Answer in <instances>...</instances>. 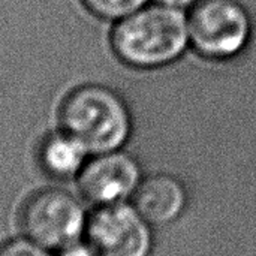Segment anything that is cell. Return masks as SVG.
Masks as SVG:
<instances>
[{
  "instance_id": "cell-1",
  "label": "cell",
  "mask_w": 256,
  "mask_h": 256,
  "mask_svg": "<svg viewBox=\"0 0 256 256\" xmlns=\"http://www.w3.org/2000/svg\"><path fill=\"white\" fill-rule=\"evenodd\" d=\"M111 42L117 57L129 66L148 69L168 64L190 42L189 16L183 9L158 3L144 6L118 20Z\"/></svg>"
},
{
  "instance_id": "cell-2",
  "label": "cell",
  "mask_w": 256,
  "mask_h": 256,
  "mask_svg": "<svg viewBox=\"0 0 256 256\" xmlns=\"http://www.w3.org/2000/svg\"><path fill=\"white\" fill-rule=\"evenodd\" d=\"M60 123L88 153L118 150L130 135V114L124 100L111 88L86 84L72 90L60 108Z\"/></svg>"
},
{
  "instance_id": "cell-3",
  "label": "cell",
  "mask_w": 256,
  "mask_h": 256,
  "mask_svg": "<svg viewBox=\"0 0 256 256\" xmlns=\"http://www.w3.org/2000/svg\"><path fill=\"white\" fill-rule=\"evenodd\" d=\"M250 33V16L236 0H201L189 15L190 42L208 58L224 60L240 54Z\"/></svg>"
},
{
  "instance_id": "cell-4",
  "label": "cell",
  "mask_w": 256,
  "mask_h": 256,
  "mask_svg": "<svg viewBox=\"0 0 256 256\" xmlns=\"http://www.w3.org/2000/svg\"><path fill=\"white\" fill-rule=\"evenodd\" d=\"M86 216L81 204L58 189L34 194L21 212L26 236L48 249L72 246L81 236Z\"/></svg>"
},
{
  "instance_id": "cell-5",
  "label": "cell",
  "mask_w": 256,
  "mask_h": 256,
  "mask_svg": "<svg viewBox=\"0 0 256 256\" xmlns=\"http://www.w3.org/2000/svg\"><path fill=\"white\" fill-rule=\"evenodd\" d=\"M88 238L99 256H150L152 231L135 207L100 206L88 220Z\"/></svg>"
},
{
  "instance_id": "cell-6",
  "label": "cell",
  "mask_w": 256,
  "mask_h": 256,
  "mask_svg": "<svg viewBox=\"0 0 256 256\" xmlns=\"http://www.w3.org/2000/svg\"><path fill=\"white\" fill-rule=\"evenodd\" d=\"M141 183V171L134 158L120 152L98 154L80 174V188L87 200L99 206L124 202Z\"/></svg>"
},
{
  "instance_id": "cell-7",
  "label": "cell",
  "mask_w": 256,
  "mask_h": 256,
  "mask_svg": "<svg viewBox=\"0 0 256 256\" xmlns=\"http://www.w3.org/2000/svg\"><path fill=\"white\" fill-rule=\"evenodd\" d=\"M135 208L148 225H168L186 208L188 195L182 182L168 174H156L141 180L134 194Z\"/></svg>"
},
{
  "instance_id": "cell-8",
  "label": "cell",
  "mask_w": 256,
  "mask_h": 256,
  "mask_svg": "<svg viewBox=\"0 0 256 256\" xmlns=\"http://www.w3.org/2000/svg\"><path fill=\"white\" fill-rule=\"evenodd\" d=\"M88 152L68 132L50 135L40 146V162L56 177L75 176Z\"/></svg>"
},
{
  "instance_id": "cell-9",
  "label": "cell",
  "mask_w": 256,
  "mask_h": 256,
  "mask_svg": "<svg viewBox=\"0 0 256 256\" xmlns=\"http://www.w3.org/2000/svg\"><path fill=\"white\" fill-rule=\"evenodd\" d=\"M84 6L99 18L122 20L147 4L148 0H81Z\"/></svg>"
},
{
  "instance_id": "cell-10",
  "label": "cell",
  "mask_w": 256,
  "mask_h": 256,
  "mask_svg": "<svg viewBox=\"0 0 256 256\" xmlns=\"http://www.w3.org/2000/svg\"><path fill=\"white\" fill-rule=\"evenodd\" d=\"M0 256H48L44 248L28 240H14L0 249Z\"/></svg>"
},
{
  "instance_id": "cell-11",
  "label": "cell",
  "mask_w": 256,
  "mask_h": 256,
  "mask_svg": "<svg viewBox=\"0 0 256 256\" xmlns=\"http://www.w3.org/2000/svg\"><path fill=\"white\" fill-rule=\"evenodd\" d=\"M60 256H99L93 248H86V246H68L66 250L62 252Z\"/></svg>"
},
{
  "instance_id": "cell-12",
  "label": "cell",
  "mask_w": 256,
  "mask_h": 256,
  "mask_svg": "<svg viewBox=\"0 0 256 256\" xmlns=\"http://www.w3.org/2000/svg\"><path fill=\"white\" fill-rule=\"evenodd\" d=\"M158 4H164V6H170V8H176V9H186L192 4H195L196 0H154Z\"/></svg>"
}]
</instances>
